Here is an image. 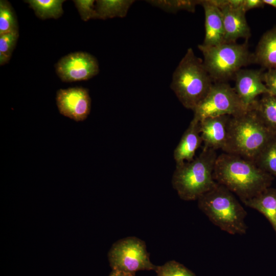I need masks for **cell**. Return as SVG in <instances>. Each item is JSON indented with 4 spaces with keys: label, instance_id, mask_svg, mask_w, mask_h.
<instances>
[{
    "label": "cell",
    "instance_id": "cell-1",
    "mask_svg": "<svg viewBox=\"0 0 276 276\" xmlns=\"http://www.w3.org/2000/svg\"><path fill=\"white\" fill-rule=\"evenodd\" d=\"M213 178L243 203L270 187L274 179L254 161L225 152L217 156Z\"/></svg>",
    "mask_w": 276,
    "mask_h": 276
},
{
    "label": "cell",
    "instance_id": "cell-2",
    "mask_svg": "<svg viewBox=\"0 0 276 276\" xmlns=\"http://www.w3.org/2000/svg\"><path fill=\"white\" fill-rule=\"evenodd\" d=\"M276 133L269 129L259 117L254 107L236 116H231L225 153L254 161Z\"/></svg>",
    "mask_w": 276,
    "mask_h": 276
},
{
    "label": "cell",
    "instance_id": "cell-3",
    "mask_svg": "<svg viewBox=\"0 0 276 276\" xmlns=\"http://www.w3.org/2000/svg\"><path fill=\"white\" fill-rule=\"evenodd\" d=\"M217 156L216 151L203 147L192 160L176 164L172 185L181 199L198 200L217 185L213 178Z\"/></svg>",
    "mask_w": 276,
    "mask_h": 276
},
{
    "label": "cell",
    "instance_id": "cell-4",
    "mask_svg": "<svg viewBox=\"0 0 276 276\" xmlns=\"http://www.w3.org/2000/svg\"><path fill=\"white\" fill-rule=\"evenodd\" d=\"M213 83L203 60L190 48L175 68L170 87L181 104L193 110Z\"/></svg>",
    "mask_w": 276,
    "mask_h": 276
},
{
    "label": "cell",
    "instance_id": "cell-5",
    "mask_svg": "<svg viewBox=\"0 0 276 276\" xmlns=\"http://www.w3.org/2000/svg\"><path fill=\"white\" fill-rule=\"evenodd\" d=\"M197 200L198 208L220 229L231 235L246 233L247 212L226 188L217 183Z\"/></svg>",
    "mask_w": 276,
    "mask_h": 276
},
{
    "label": "cell",
    "instance_id": "cell-6",
    "mask_svg": "<svg viewBox=\"0 0 276 276\" xmlns=\"http://www.w3.org/2000/svg\"><path fill=\"white\" fill-rule=\"evenodd\" d=\"M198 48L203 55V62L214 83L234 79L243 67L254 63V53L249 50L248 40L243 43L223 42L213 47L201 44Z\"/></svg>",
    "mask_w": 276,
    "mask_h": 276
},
{
    "label": "cell",
    "instance_id": "cell-7",
    "mask_svg": "<svg viewBox=\"0 0 276 276\" xmlns=\"http://www.w3.org/2000/svg\"><path fill=\"white\" fill-rule=\"evenodd\" d=\"M247 110L234 87L227 82H215L206 96L193 110L192 120L200 122L210 117L225 115L236 116Z\"/></svg>",
    "mask_w": 276,
    "mask_h": 276
},
{
    "label": "cell",
    "instance_id": "cell-8",
    "mask_svg": "<svg viewBox=\"0 0 276 276\" xmlns=\"http://www.w3.org/2000/svg\"><path fill=\"white\" fill-rule=\"evenodd\" d=\"M112 270L135 273L139 270H155L157 266L151 262L145 242L134 237H128L115 242L108 252Z\"/></svg>",
    "mask_w": 276,
    "mask_h": 276
},
{
    "label": "cell",
    "instance_id": "cell-9",
    "mask_svg": "<svg viewBox=\"0 0 276 276\" xmlns=\"http://www.w3.org/2000/svg\"><path fill=\"white\" fill-rule=\"evenodd\" d=\"M56 72L66 82L88 80L99 72L97 59L83 52L70 53L61 58L55 65Z\"/></svg>",
    "mask_w": 276,
    "mask_h": 276
},
{
    "label": "cell",
    "instance_id": "cell-10",
    "mask_svg": "<svg viewBox=\"0 0 276 276\" xmlns=\"http://www.w3.org/2000/svg\"><path fill=\"white\" fill-rule=\"evenodd\" d=\"M56 101L60 113L75 121H83L90 113L91 99L88 90L84 87L60 89Z\"/></svg>",
    "mask_w": 276,
    "mask_h": 276
},
{
    "label": "cell",
    "instance_id": "cell-11",
    "mask_svg": "<svg viewBox=\"0 0 276 276\" xmlns=\"http://www.w3.org/2000/svg\"><path fill=\"white\" fill-rule=\"evenodd\" d=\"M264 70L242 68L235 75L234 89L246 109L255 104L259 95L270 94L263 82Z\"/></svg>",
    "mask_w": 276,
    "mask_h": 276
},
{
    "label": "cell",
    "instance_id": "cell-12",
    "mask_svg": "<svg viewBox=\"0 0 276 276\" xmlns=\"http://www.w3.org/2000/svg\"><path fill=\"white\" fill-rule=\"evenodd\" d=\"M231 116H221L206 118L199 122L200 133L204 148L223 150L227 137Z\"/></svg>",
    "mask_w": 276,
    "mask_h": 276
},
{
    "label": "cell",
    "instance_id": "cell-13",
    "mask_svg": "<svg viewBox=\"0 0 276 276\" xmlns=\"http://www.w3.org/2000/svg\"><path fill=\"white\" fill-rule=\"evenodd\" d=\"M219 9L223 19L224 42H236L240 38L248 40L251 35L250 29L242 8L233 9L227 4Z\"/></svg>",
    "mask_w": 276,
    "mask_h": 276
},
{
    "label": "cell",
    "instance_id": "cell-14",
    "mask_svg": "<svg viewBox=\"0 0 276 276\" xmlns=\"http://www.w3.org/2000/svg\"><path fill=\"white\" fill-rule=\"evenodd\" d=\"M205 16V36L202 45L213 47L224 42V30L221 11L210 0H201Z\"/></svg>",
    "mask_w": 276,
    "mask_h": 276
},
{
    "label": "cell",
    "instance_id": "cell-15",
    "mask_svg": "<svg viewBox=\"0 0 276 276\" xmlns=\"http://www.w3.org/2000/svg\"><path fill=\"white\" fill-rule=\"evenodd\" d=\"M202 143L199 122L192 120L174 150L173 157L176 164L192 160Z\"/></svg>",
    "mask_w": 276,
    "mask_h": 276
},
{
    "label": "cell",
    "instance_id": "cell-16",
    "mask_svg": "<svg viewBox=\"0 0 276 276\" xmlns=\"http://www.w3.org/2000/svg\"><path fill=\"white\" fill-rule=\"evenodd\" d=\"M254 63L263 69L276 68V26L265 32L254 53Z\"/></svg>",
    "mask_w": 276,
    "mask_h": 276
},
{
    "label": "cell",
    "instance_id": "cell-17",
    "mask_svg": "<svg viewBox=\"0 0 276 276\" xmlns=\"http://www.w3.org/2000/svg\"><path fill=\"white\" fill-rule=\"evenodd\" d=\"M243 203L264 216L271 225L276 238V188L269 187Z\"/></svg>",
    "mask_w": 276,
    "mask_h": 276
},
{
    "label": "cell",
    "instance_id": "cell-18",
    "mask_svg": "<svg viewBox=\"0 0 276 276\" xmlns=\"http://www.w3.org/2000/svg\"><path fill=\"white\" fill-rule=\"evenodd\" d=\"M134 2L133 0L96 1L95 6L98 19L124 17Z\"/></svg>",
    "mask_w": 276,
    "mask_h": 276
},
{
    "label": "cell",
    "instance_id": "cell-19",
    "mask_svg": "<svg viewBox=\"0 0 276 276\" xmlns=\"http://www.w3.org/2000/svg\"><path fill=\"white\" fill-rule=\"evenodd\" d=\"M253 107L263 123L276 133V98L270 94H264Z\"/></svg>",
    "mask_w": 276,
    "mask_h": 276
},
{
    "label": "cell",
    "instance_id": "cell-20",
    "mask_svg": "<svg viewBox=\"0 0 276 276\" xmlns=\"http://www.w3.org/2000/svg\"><path fill=\"white\" fill-rule=\"evenodd\" d=\"M34 11L36 15L42 19L59 18L63 13L64 0L25 1Z\"/></svg>",
    "mask_w": 276,
    "mask_h": 276
},
{
    "label": "cell",
    "instance_id": "cell-21",
    "mask_svg": "<svg viewBox=\"0 0 276 276\" xmlns=\"http://www.w3.org/2000/svg\"><path fill=\"white\" fill-rule=\"evenodd\" d=\"M254 162L260 169L276 177V136L262 150Z\"/></svg>",
    "mask_w": 276,
    "mask_h": 276
},
{
    "label": "cell",
    "instance_id": "cell-22",
    "mask_svg": "<svg viewBox=\"0 0 276 276\" xmlns=\"http://www.w3.org/2000/svg\"><path fill=\"white\" fill-rule=\"evenodd\" d=\"M146 2L169 13H176L179 11L194 13L201 0H150Z\"/></svg>",
    "mask_w": 276,
    "mask_h": 276
},
{
    "label": "cell",
    "instance_id": "cell-23",
    "mask_svg": "<svg viewBox=\"0 0 276 276\" xmlns=\"http://www.w3.org/2000/svg\"><path fill=\"white\" fill-rule=\"evenodd\" d=\"M18 32L17 17L14 9L7 1H0V35Z\"/></svg>",
    "mask_w": 276,
    "mask_h": 276
},
{
    "label": "cell",
    "instance_id": "cell-24",
    "mask_svg": "<svg viewBox=\"0 0 276 276\" xmlns=\"http://www.w3.org/2000/svg\"><path fill=\"white\" fill-rule=\"evenodd\" d=\"M19 32H11L0 35V65L7 63L16 45Z\"/></svg>",
    "mask_w": 276,
    "mask_h": 276
},
{
    "label": "cell",
    "instance_id": "cell-25",
    "mask_svg": "<svg viewBox=\"0 0 276 276\" xmlns=\"http://www.w3.org/2000/svg\"><path fill=\"white\" fill-rule=\"evenodd\" d=\"M155 271L156 276H196L183 265L174 260L157 266Z\"/></svg>",
    "mask_w": 276,
    "mask_h": 276
},
{
    "label": "cell",
    "instance_id": "cell-26",
    "mask_svg": "<svg viewBox=\"0 0 276 276\" xmlns=\"http://www.w3.org/2000/svg\"><path fill=\"white\" fill-rule=\"evenodd\" d=\"M75 7L81 19L86 21L90 19H98V15L94 0H74Z\"/></svg>",
    "mask_w": 276,
    "mask_h": 276
},
{
    "label": "cell",
    "instance_id": "cell-27",
    "mask_svg": "<svg viewBox=\"0 0 276 276\" xmlns=\"http://www.w3.org/2000/svg\"><path fill=\"white\" fill-rule=\"evenodd\" d=\"M263 79L270 94L276 98V68L264 71Z\"/></svg>",
    "mask_w": 276,
    "mask_h": 276
},
{
    "label": "cell",
    "instance_id": "cell-28",
    "mask_svg": "<svg viewBox=\"0 0 276 276\" xmlns=\"http://www.w3.org/2000/svg\"><path fill=\"white\" fill-rule=\"evenodd\" d=\"M264 6L263 0H243L242 8L246 13L252 9L263 8Z\"/></svg>",
    "mask_w": 276,
    "mask_h": 276
},
{
    "label": "cell",
    "instance_id": "cell-29",
    "mask_svg": "<svg viewBox=\"0 0 276 276\" xmlns=\"http://www.w3.org/2000/svg\"><path fill=\"white\" fill-rule=\"evenodd\" d=\"M109 276H135L134 273L126 272L119 270H112Z\"/></svg>",
    "mask_w": 276,
    "mask_h": 276
},
{
    "label": "cell",
    "instance_id": "cell-30",
    "mask_svg": "<svg viewBox=\"0 0 276 276\" xmlns=\"http://www.w3.org/2000/svg\"><path fill=\"white\" fill-rule=\"evenodd\" d=\"M265 5L271 6L276 9V0H263Z\"/></svg>",
    "mask_w": 276,
    "mask_h": 276
}]
</instances>
